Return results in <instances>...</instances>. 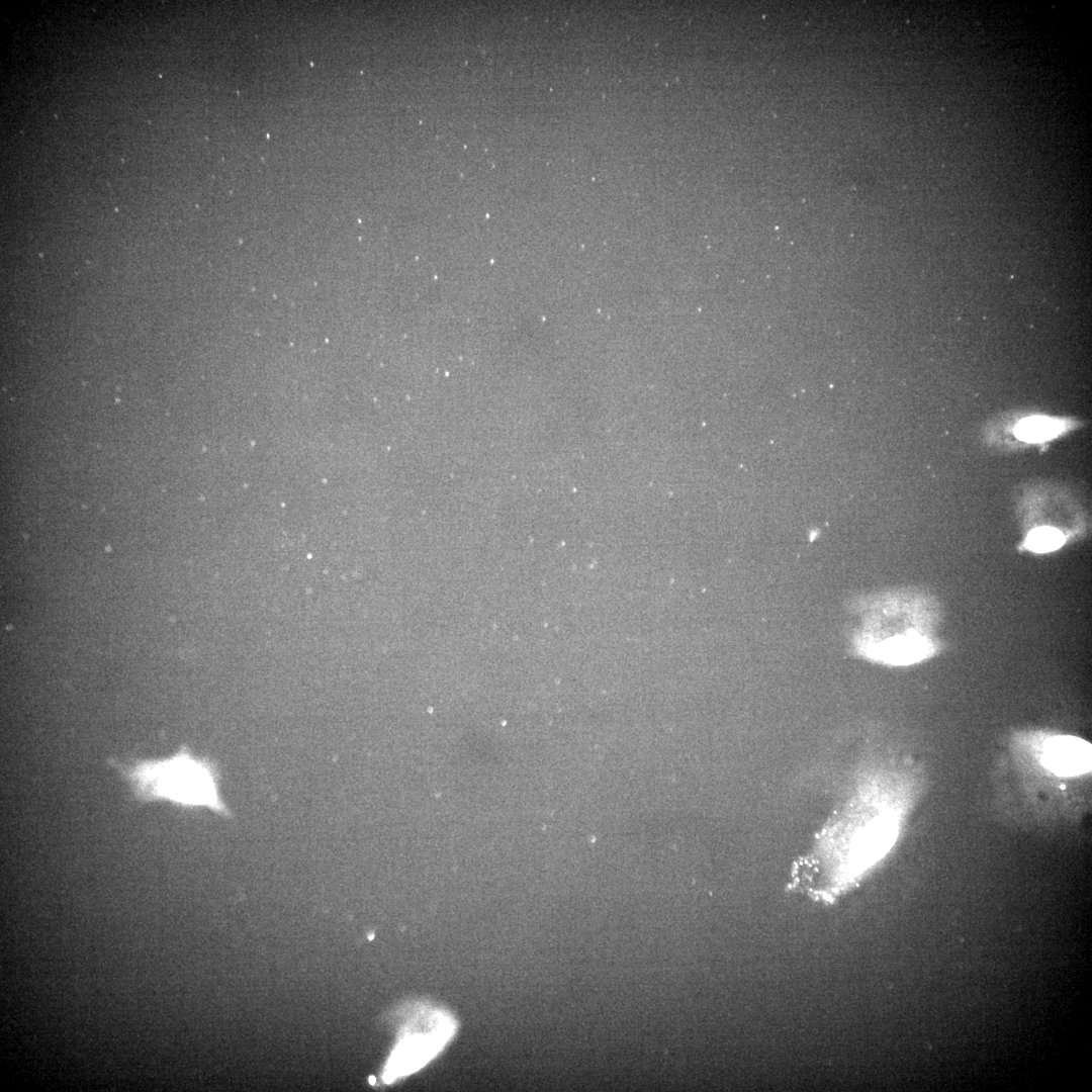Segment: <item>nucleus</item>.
Wrapping results in <instances>:
<instances>
[{"label":"nucleus","mask_w":1092,"mask_h":1092,"mask_svg":"<svg viewBox=\"0 0 1092 1092\" xmlns=\"http://www.w3.org/2000/svg\"><path fill=\"white\" fill-rule=\"evenodd\" d=\"M108 764L127 781L134 799L141 803L167 801L183 807H205L229 815L218 792L215 763L193 756L185 747L163 759L131 763L110 759Z\"/></svg>","instance_id":"nucleus-1"},{"label":"nucleus","mask_w":1092,"mask_h":1092,"mask_svg":"<svg viewBox=\"0 0 1092 1092\" xmlns=\"http://www.w3.org/2000/svg\"><path fill=\"white\" fill-rule=\"evenodd\" d=\"M454 1032L450 1016L434 1012L423 1029L407 1034L396 1048L384 1074L385 1081L413 1073L429 1062Z\"/></svg>","instance_id":"nucleus-2"},{"label":"nucleus","mask_w":1092,"mask_h":1092,"mask_svg":"<svg viewBox=\"0 0 1092 1092\" xmlns=\"http://www.w3.org/2000/svg\"><path fill=\"white\" fill-rule=\"evenodd\" d=\"M1043 762L1048 768L1059 776H1076L1086 772L1091 766V746L1076 737H1054L1045 743Z\"/></svg>","instance_id":"nucleus-3"},{"label":"nucleus","mask_w":1092,"mask_h":1092,"mask_svg":"<svg viewBox=\"0 0 1092 1092\" xmlns=\"http://www.w3.org/2000/svg\"><path fill=\"white\" fill-rule=\"evenodd\" d=\"M1064 424L1060 421L1045 418H1026L1018 423L1015 429L1016 437L1026 442H1041L1049 440L1062 432Z\"/></svg>","instance_id":"nucleus-4"},{"label":"nucleus","mask_w":1092,"mask_h":1092,"mask_svg":"<svg viewBox=\"0 0 1092 1092\" xmlns=\"http://www.w3.org/2000/svg\"><path fill=\"white\" fill-rule=\"evenodd\" d=\"M1065 543L1063 533L1055 528L1041 527L1032 530L1026 537L1024 547L1037 553L1054 551Z\"/></svg>","instance_id":"nucleus-5"}]
</instances>
